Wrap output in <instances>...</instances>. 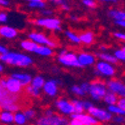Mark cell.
<instances>
[{"label": "cell", "instance_id": "1", "mask_svg": "<svg viewBox=\"0 0 125 125\" xmlns=\"http://www.w3.org/2000/svg\"><path fill=\"white\" fill-rule=\"evenodd\" d=\"M0 59L7 62L9 64H15L20 66H27L31 64V59L22 54H0Z\"/></svg>", "mask_w": 125, "mask_h": 125}, {"label": "cell", "instance_id": "2", "mask_svg": "<svg viewBox=\"0 0 125 125\" xmlns=\"http://www.w3.org/2000/svg\"><path fill=\"white\" fill-rule=\"evenodd\" d=\"M89 86V91L91 93V95L94 97L95 99H101L105 96L106 90H105V83L101 81L100 79H95L91 81Z\"/></svg>", "mask_w": 125, "mask_h": 125}, {"label": "cell", "instance_id": "3", "mask_svg": "<svg viewBox=\"0 0 125 125\" xmlns=\"http://www.w3.org/2000/svg\"><path fill=\"white\" fill-rule=\"evenodd\" d=\"M38 125H68V120L64 117L53 113L52 116H43L38 120Z\"/></svg>", "mask_w": 125, "mask_h": 125}, {"label": "cell", "instance_id": "4", "mask_svg": "<svg viewBox=\"0 0 125 125\" xmlns=\"http://www.w3.org/2000/svg\"><path fill=\"white\" fill-rule=\"evenodd\" d=\"M31 23H34L37 25H41V26H45L49 29H56V30H60L59 24L60 21L57 19H42V20H30Z\"/></svg>", "mask_w": 125, "mask_h": 125}, {"label": "cell", "instance_id": "5", "mask_svg": "<svg viewBox=\"0 0 125 125\" xmlns=\"http://www.w3.org/2000/svg\"><path fill=\"white\" fill-rule=\"evenodd\" d=\"M5 89H7L9 92H11V93H14V94H18V93L22 92L23 86L21 85V83H20L18 80L9 77L7 82H6Z\"/></svg>", "mask_w": 125, "mask_h": 125}, {"label": "cell", "instance_id": "6", "mask_svg": "<svg viewBox=\"0 0 125 125\" xmlns=\"http://www.w3.org/2000/svg\"><path fill=\"white\" fill-rule=\"evenodd\" d=\"M59 61L62 62L63 64L71 65V66H78L81 67L82 65L77 61L76 55L74 54H66L65 52H62V55L59 57Z\"/></svg>", "mask_w": 125, "mask_h": 125}, {"label": "cell", "instance_id": "7", "mask_svg": "<svg viewBox=\"0 0 125 125\" xmlns=\"http://www.w3.org/2000/svg\"><path fill=\"white\" fill-rule=\"evenodd\" d=\"M76 33L78 34V38L80 39V41H82L83 43H85L87 45L93 44L94 43V35L91 31H84V32H81V31H76Z\"/></svg>", "mask_w": 125, "mask_h": 125}, {"label": "cell", "instance_id": "8", "mask_svg": "<svg viewBox=\"0 0 125 125\" xmlns=\"http://www.w3.org/2000/svg\"><path fill=\"white\" fill-rule=\"evenodd\" d=\"M108 87L113 91V92H116V93H119L120 95H123L125 96V86L120 83L119 81L117 80H111L110 82H108Z\"/></svg>", "mask_w": 125, "mask_h": 125}, {"label": "cell", "instance_id": "9", "mask_svg": "<svg viewBox=\"0 0 125 125\" xmlns=\"http://www.w3.org/2000/svg\"><path fill=\"white\" fill-rule=\"evenodd\" d=\"M72 118H74L78 121H80L81 123H84V124H90V125H102L101 123L97 122L95 119H93L90 116L87 115H82V114H73L71 116Z\"/></svg>", "mask_w": 125, "mask_h": 125}, {"label": "cell", "instance_id": "10", "mask_svg": "<svg viewBox=\"0 0 125 125\" xmlns=\"http://www.w3.org/2000/svg\"><path fill=\"white\" fill-rule=\"evenodd\" d=\"M89 113L91 114V115L95 116L99 119H102V120H108L111 118V115L109 113L105 112L104 110H100V109H97V108H94V107H90L88 109Z\"/></svg>", "mask_w": 125, "mask_h": 125}, {"label": "cell", "instance_id": "11", "mask_svg": "<svg viewBox=\"0 0 125 125\" xmlns=\"http://www.w3.org/2000/svg\"><path fill=\"white\" fill-rule=\"evenodd\" d=\"M29 37L32 39V40L36 41V42L44 43V44H47V45H49V46H51V47H56V45H55L53 42H51L50 40H48L43 34H40V33H31V34L29 35Z\"/></svg>", "mask_w": 125, "mask_h": 125}, {"label": "cell", "instance_id": "12", "mask_svg": "<svg viewBox=\"0 0 125 125\" xmlns=\"http://www.w3.org/2000/svg\"><path fill=\"white\" fill-rule=\"evenodd\" d=\"M57 107L63 112H66V113H73L75 112V109L73 107L71 103L69 102H66V101H62V100H59L57 101Z\"/></svg>", "mask_w": 125, "mask_h": 125}, {"label": "cell", "instance_id": "13", "mask_svg": "<svg viewBox=\"0 0 125 125\" xmlns=\"http://www.w3.org/2000/svg\"><path fill=\"white\" fill-rule=\"evenodd\" d=\"M17 34L16 30L7 26H0V36L6 38H13Z\"/></svg>", "mask_w": 125, "mask_h": 125}, {"label": "cell", "instance_id": "14", "mask_svg": "<svg viewBox=\"0 0 125 125\" xmlns=\"http://www.w3.org/2000/svg\"><path fill=\"white\" fill-rule=\"evenodd\" d=\"M96 68L103 74H106V75H113L114 74V69L109 64L104 63V62H100V63H98Z\"/></svg>", "mask_w": 125, "mask_h": 125}, {"label": "cell", "instance_id": "15", "mask_svg": "<svg viewBox=\"0 0 125 125\" xmlns=\"http://www.w3.org/2000/svg\"><path fill=\"white\" fill-rule=\"evenodd\" d=\"M95 58L94 56L89 55V54H85V53H81L79 55V63L81 65H87V64H92L94 62Z\"/></svg>", "mask_w": 125, "mask_h": 125}, {"label": "cell", "instance_id": "16", "mask_svg": "<svg viewBox=\"0 0 125 125\" xmlns=\"http://www.w3.org/2000/svg\"><path fill=\"white\" fill-rule=\"evenodd\" d=\"M13 78L18 80L20 83H21V85L24 87L26 85H28L30 81H31V78L29 75H24V74H14L13 75Z\"/></svg>", "mask_w": 125, "mask_h": 125}, {"label": "cell", "instance_id": "17", "mask_svg": "<svg viewBox=\"0 0 125 125\" xmlns=\"http://www.w3.org/2000/svg\"><path fill=\"white\" fill-rule=\"evenodd\" d=\"M44 90H45V92L48 93L49 95H55V93L57 91V87L55 85V83L53 81H51V82H47L45 84Z\"/></svg>", "mask_w": 125, "mask_h": 125}, {"label": "cell", "instance_id": "18", "mask_svg": "<svg viewBox=\"0 0 125 125\" xmlns=\"http://www.w3.org/2000/svg\"><path fill=\"white\" fill-rule=\"evenodd\" d=\"M104 100H105L107 103H110V104H115L117 103L118 101V96L114 93H106L105 96H104Z\"/></svg>", "mask_w": 125, "mask_h": 125}, {"label": "cell", "instance_id": "19", "mask_svg": "<svg viewBox=\"0 0 125 125\" xmlns=\"http://www.w3.org/2000/svg\"><path fill=\"white\" fill-rule=\"evenodd\" d=\"M21 46H22L24 49L28 50V51H35V49L38 47V45H37L36 43L31 42V41H29V40L23 41V42L21 43Z\"/></svg>", "mask_w": 125, "mask_h": 125}, {"label": "cell", "instance_id": "20", "mask_svg": "<svg viewBox=\"0 0 125 125\" xmlns=\"http://www.w3.org/2000/svg\"><path fill=\"white\" fill-rule=\"evenodd\" d=\"M0 120L4 122H11L14 121V114L9 113V112H1L0 113Z\"/></svg>", "mask_w": 125, "mask_h": 125}, {"label": "cell", "instance_id": "21", "mask_svg": "<svg viewBox=\"0 0 125 125\" xmlns=\"http://www.w3.org/2000/svg\"><path fill=\"white\" fill-rule=\"evenodd\" d=\"M34 52H36L38 54H41V55H51L52 54L51 50L47 47H44V46H38Z\"/></svg>", "mask_w": 125, "mask_h": 125}, {"label": "cell", "instance_id": "22", "mask_svg": "<svg viewBox=\"0 0 125 125\" xmlns=\"http://www.w3.org/2000/svg\"><path fill=\"white\" fill-rule=\"evenodd\" d=\"M43 84H44V80H43V78H41V77H36L33 81H32V86L34 89H36V90H38L39 88H41L43 86Z\"/></svg>", "mask_w": 125, "mask_h": 125}, {"label": "cell", "instance_id": "23", "mask_svg": "<svg viewBox=\"0 0 125 125\" xmlns=\"http://www.w3.org/2000/svg\"><path fill=\"white\" fill-rule=\"evenodd\" d=\"M110 15L113 16L114 18L118 19L119 21H125V13L123 12H119V11H111Z\"/></svg>", "mask_w": 125, "mask_h": 125}, {"label": "cell", "instance_id": "24", "mask_svg": "<svg viewBox=\"0 0 125 125\" xmlns=\"http://www.w3.org/2000/svg\"><path fill=\"white\" fill-rule=\"evenodd\" d=\"M99 56H100V58H102L103 60H106V61H108V62H112V63H118L117 58L113 57V56H111V55H108V54H100Z\"/></svg>", "mask_w": 125, "mask_h": 125}, {"label": "cell", "instance_id": "25", "mask_svg": "<svg viewBox=\"0 0 125 125\" xmlns=\"http://www.w3.org/2000/svg\"><path fill=\"white\" fill-rule=\"evenodd\" d=\"M14 121L19 125H23L25 123V117L23 114H16L14 115Z\"/></svg>", "mask_w": 125, "mask_h": 125}, {"label": "cell", "instance_id": "26", "mask_svg": "<svg viewBox=\"0 0 125 125\" xmlns=\"http://www.w3.org/2000/svg\"><path fill=\"white\" fill-rule=\"evenodd\" d=\"M73 105L74 109H75V112L77 113H81L83 111V105H82V102H79V101H73L71 103Z\"/></svg>", "mask_w": 125, "mask_h": 125}, {"label": "cell", "instance_id": "27", "mask_svg": "<svg viewBox=\"0 0 125 125\" xmlns=\"http://www.w3.org/2000/svg\"><path fill=\"white\" fill-rule=\"evenodd\" d=\"M46 2L44 1H39V0H35V1H29V6L31 7H44Z\"/></svg>", "mask_w": 125, "mask_h": 125}, {"label": "cell", "instance_id": "28", "mask_svg": "<svg viewBox=\"0 0 125 125\" xmlns=\"http://www.w3.org/2000/svg\"><path fill=\"white\" fill-rule=\"evenodd\" d=\"M66 35L72 40V41H74V42H80V39L78 38V36L75 34V33H73V32H71V31H68V32H66Z\"/></svg>", "mask_w": 125, "mask_h": 125}, {"label": "cell", "instance_id": "29", "mask_svg": "<svg viewBox=\"0 0 125 125\" xmlns=\"http://www.w3.org/2000/svg\"><path fill=\"white\" fill-rule=\"evenodd\" d=\"M23 112V115H24V117H27V118H32L33 116H35V111L34 110H24V111H22Z\"/></svg>", "mask_w": 125, "mask_h": 125}, {"label": "cell", "instance_id": "30", "mask_svg": "<svg viewBox=\"0 0 125 125\" xmlns=\"http://www.w3.org/2000/svg\"><path fill=\"white\" fill-rule=\"evenodd\" d=\"M117 105H118V108H120L121 110L125 111V98H120V99H118Z\"/></svg>", "mask_w": 125, "mask_h": 125}, {"label": "cell", "instance_id": "31", "mask_svg": "<svg viewBox=\"0 0 125 125\" xmlns=\"http://www.w3.org/2000/svg\"><path fill=\"white\" fill-rule=\"evenodd\" d=\"M109 110H111L112 112H115V113H121V114H125V111H123V110H121L120 108L115 107V106H110V107H109Z\"/></svg>", "mask_w": 125, "mask_h": 125}, {"label": "cell", "instance_id": "32", "mask_svg": "<svg viewBox=\"0 0 125 125\" xmlns=\"http://www.w3.org/2000/svg\"><path fill=\"white\" fill-rule=\"evenodd\" d=\"M116 57L119 58V59H122V60H125V52L120 50V51H116V53H115Z\"/></svg>", "mask_w": 125, "mask_h": 125}, {"label": "cell", "instance_id": "33", "mask_svg": "<svg viewBox=\"0 0 125 125\" xmlns=\"http://www.w3.org/2000/svg\"><path fill=\"white\" fill-rule=\"evenodd\" d=\"M72 90H73V91L76 93V94H78V95H83V94H84V92H83V90H82L80 87H78V86H74Z\"/></svg>", "mask_w": 125, "mask_h": 125}, {"label": "cell", "instance_id": "34", "mask_svg": "<svg viewBox=\"0 0 125 125\" xmlns=\"http://www.w3.org/2000/svg\"><path fill=\"white\" fill-rule=\"evenodd\" d=\"M83 3L85 5H88L89 7H96L97 6V2H95V1H87V0H85V1H83Z\"/></svg>", "mask_w": 125, "mask_h": 125}, {"label": "cell", "instance_id": "35", "mask_svg": "<svg viewBox=\"0 0 125 125\" xmlns=\"http://www.w3.org/2000/svg\"><path fill=\"white\" fill-rule=\"evenodd\" d=\"M82 105H83V109H89L90 107H92V105L88 102H82Z\"/></svg>", "mask_w": 125, "mask_h": 125}, {"label": "cell", "instance_id": "36", "mask_svg": "<svg viewBox=\"0 0 125 125\" xmlns=\"http://www.w3.org/2000/svg\"><path fill=\"white\" fill-rule=\"evenodd\" d=\"M0 21H1V22L6 21V14H5L4 12H1V13H0Z\"/></svg>", "mask_w": 125, "mask_h": 125}, {"label": "cell", "instance_id": "37", "mask_svg": "<svg viewBox=\"0 0 125 125\" xmlns=\"http://www.w3.org/2000/svg\"><path fill=\"white\" fill-rule=\"evenodd\" d=\"M114 35H115V37H117V38H119V39H121V40H125V34H121V33H115Z\"/></svg>", "mask_w": 125, "mask_h": 125}, {"label": "cell", "instance_id": "38", "mask_svg": "<svg viewBox=\"0 0 125 125\" xmlns=\"http://www.w3.org/2000/svg\"><path fill=\"white\" fill-rule=\"evenodd\" d=\"M70 125H83V123H81L80 121H78V120H76V119H73V120L71 121Z\"/></svg>", "mask_w": 125, "mask_h": 125}, {"label": "cell", "instance_id": "39", "mask_svg": "<svg viewBox=\"0 0 125 125\" xmlns=\"http://www.w3.org/2000/svg\"><path fill=\"white\" fill-rule=\"evenodd\" d=\"M0 53H7V49L5 48V47H3V46H0Z\"/></svg>", "mask_w": 125, "mask_h": 125}, {"label": "cell", "instance_id": "40", "mask_svg": "<svg viewBox=\"0 0 125 125\" xmlns=\"http://www.w3.org/2000/svg\"><path fill=\"white\" fill-rule=\"evenodd\" d=\"M117 24H119V25H122V26H125V21H119V20H117V22H116Z\"/></svg>", "mask_w": 125, "mask_h": 125}, {"label": "cell", "instance_id": "41", "mask_svg": "<svg viewBox=\"0 0 125 125\" xmlns=\"http://www.w3.org/2000/svg\"><path fill=\"white\" fill-rule=\"evenodd\" d=\"M115 120L116 121H119V122H122V121H124V118H122V117H116Z\"/></svg>", "mask_w": 125, "mask_h": 125}, {"label": "cell", "instance_id": "42", "mask_svg": "<svg viewBox=\"0 0 125 125\" xmlns=\"http://www.w3.org/2000/svg\"><path fill=\"white\" fill-rule=\"evenodd\" d=\"M0 4H1V5H8L9 2H7V1H0Z\"/></svg>", "mask_w": 125, "mask_h": 125}, {"label": "cell", "instance_id": "43", "mask_svg": "<svg viewBox=\"0 0 125 125\" xmlns=\"http://www.w3.org/2000/svg\"><path fill=\"white\" fill-rule=\"evenodd\" d=\"M1 70H2V66H1V65H0V71H1Z\"/></svg>", "mask_w": 125, "mask_h": 125}, {"label": "cell", "instance_id": "44", "mask_svg": "<svg viewBox=\"0 0 125 125\" xmlns=\"http://www.w3.org/2000/svg\"><path fill=\"white\" fill-rule=\"evenodd\" d=\"M122 51H124V52H125V47H123V49H122Z\"/></svg>", "mask_w": 125, "mask_h": 125}, {"label": "cell", "instance_id": "45", "mask_svg": "<svg viewBox=\"0 0 125 125\" xmlns=\"http://www.w3.org/2000/svg\"><path fill=\"white\" fill-rule=\"evenodd\" d=\"M1 110H2V108H1V107H0V113H1Z\"/></svg>", "mask_w": 125, "mask_h": 125}, {"label": "cell", "instance_id": "46", "mask_svg": "<svg viewBox=\"0 0 125 125\" xmlns=\"http://www.w3.org/2000/svg\"><path fill=\"white\" fill-rule=\"evenodd\" d=\"M85 125H90V124H85Z\"/></svg>", "mask_w": 125, "mask_h": 125}]
</instances>
